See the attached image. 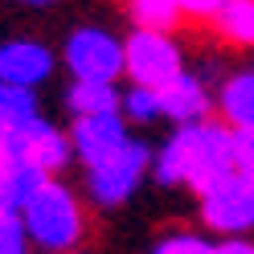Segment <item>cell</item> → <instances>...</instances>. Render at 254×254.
I'll use <instances>...</instances> for the list:
<instances>
[{"label": "cell", "mask_w": 254, "mask_h": 254, "mask_svg": "<svg viewBox=\"0 0 254 254\" xmlns=\"http://www.w3.org/2000/svg\"><path fill=\"white\" fill-rule=\"evenodd\" d=\"M234 172V131L226 123H193V127H177L152 156V177L164 189H193L201 197L209 185Z\"/></svg>", "instance_id": "obj_1"}, {"label": "cell", "mask_w": 254, "mask_h": 254, "mask_svg": "<svg viewBox=\"0 0 254 254\" xmlns=\"http://www.w3.org/2000/svg\"><path fill=\"white\" fill-rule=\"evenodd\" d=\"M17 221L29 238V246H37L45 254H70L86 234V213H82V201L74 197L70 185H62L58 177L45 181L33 197H29Z\"/></svg>", "instance_id": "obj_2"}, {"label": "cell", "mask_w": 254, "mask_h": 254, "mask_svg": "<svg viewBox=\"0 0 254 254\" xmlns=\"http://www.w3.org/2000/svg\"><path fill=\"white\" fill-rule=\"evenodd\" d=\"M123 74L131 78V86L144 90H164L168 82H177L185 74V54L172 41V33H148L135 29L123 41Z\"/></svg>", "instance_id": "obj_3"}, {"label": "cell", "mask_w": 254, "mask_h": 254, "mask_svg": "<svg viewBox=\"0 0 254 254\" xmlns=\"http://www.w3.org/2000/svg\"><path fill=\"white\" fill-rule=\"evenodd\" d=\"M62 62L70 66L74 82H99V86H115L123 78V41L107 29L82 25L66 37Z\"/></svg>", "instance_id": "obj_4"}, {"label": "cell", "mask_w": 254, "mask_h": 254, "mask_svg": "<svg viewBox=\"0 0 254 254\" xmlns=\"http://www.w3.org/2000/svg\"><path fill=\"white\" fill-rule=\"evenodd\" d=\"M148 168H152V148L139 144V139H127L115 156H107L103 164L86 168V189L99 205H123L139 189Z\"/></svg>", "instance_id": "obj_5"}, {"label": "cell", "mask_w": 254, "mask_h": 254, "mask_svg": "<svg viewBox=\"0 0 254 254\" xmlns=\"http://www.w3.org/2000/svg\"><path fill=\"white\" fill-rule=\"evenodd\" d=\"M201 221L213 234H226V238L250 234L254 230V185L246 177H238V172L209 185L201 193Z\"/></svg>", "instance_id": "obj_6"}, {"label": "cell", "mask_w": 254, "mask_h": 254, "mask_svg": "<svg viewBox=\"0 0 254 254\" xmlns=\"http://www.w3.org/2000/svg\"><path fill=\"white\" fill-rule=\"evenodd\" d=\"M12 139V160H17L21 168H33L41 172V177H54V172H62L70 164V135L62 131V127H54L50 119H29L25 127H17V131L8 135Z\"/></svg>", "instance_id": "obj_7"}, {"label": "cell", "mask_w": 254, "mask_h": 254, "mask_svg": "<svg viewBox=\"0 0 254 254\" xmlns=\"http://www.w3.org/2000/svg\"><path fill=\"white\" fill-rule=\"evenodd\" d=\"M50 74H54V54L41 41L12 37V41L0 45V86L33 94V86H41Z\"/></svg>", "instance_id": "obj_8"}, {"label": "cell", "mask_w": 254, "mask_h": 254, "mask_svg": "<svg viewBox=\"0 0 254 254\" xmlns=\"http://www.w3.org/2000/svg\"><path fill=\"white\" fill-rule=\"evenodd\" d=\"M127 123L123 115H99V119H74L70 127V152L82 160V168L103 164L107 156H115L127 144Z\"/></svg>", "instance_id": "obj_9"}, {"label": "cell", "mask_w": 254, "mask_h": 254, "mask_svg": "<svg viewBox=\"0 0 254 254\" xmlns=\"http://www.w3.org/2000/svg\"><path fill=\"white\" fill-rule=\"evenodd\" d=\"M160 94V119H172L177 127H193V123H205L209 119V90H205L201 78L193 74H181L177 82H168Z\"/></svg>", "instance_id": "obj_10"}, {"label": "cell", "mask_w": 254, "mask_h": 254, "mask_svg": "<svg viewBox=\"0 0 254 254\" xmlns=\"http://www.w3.org/2000/svg\"><path fill=\"white\" fill-rule=\"evenodd\" d=\"M217 107H221V123H226L234 135L254 131V70L230 74L221 94H217Z\"/></svg>", "instance_id": "obj_11"}, {"label": "cell", "mask_w": 254, "mask_h": 254, "mask_svg": "<svg viewBox=\"0 0 254 254\" xmlns=\"http://www.w3.org/2000/svg\"><path fill=\"white\" fill-rule=\"evenodd\" d=\"M123 90L99 86V82H70L66 90V111L74 119H99V115H119Z\"/></svg>", "instance_id": "obj_12"}, {"label": "cell", "mask_w": 254, "mask_h": 254, "mask_svg": "<svg viewBox=\"0 0 254 254\" xmlns=\"http://www.w3.org/2000/svg\"><path fill=\"white\" fill-rule=\"evenodd\" d=\"M213 29L221 41L250 50L254 45V0H226L213 17Z\"/></svg>", "instance_id": "obj_13"}, {"label": "cell", "mask_w": 254, "mask_h": 254, "mask_svg": "<svg viewBox=\"0 0 254 254\" xmlns=\"http://www.w3.org/2000/svg\"><path fill=\"white\" fill-rule=\"evenodd\" d=\"M127 12L135 29H148V33H172L185 21L177 0H127Z\"/></svg>", "instance_id": "obj_14"}, {"label": "cell", "mask_w": 254, "mask_h": 254, "mask_svg": "<svg viewBox=\"0 0 254 254\" xmlns=\"http://www.w3.org/2000/svg\"><path fill=\"white\" fill-rule=\"evenodd\" d=\"M119 115H123V123H127V119H131V123H156V119H160V94H156V90H144V86L123 90Z\"/></svg>", "instance_id": "obj_15"}, {"label": "cell", "mask_w": 254, "mask_h": 254, "mask_svg": "<svg viewBox=\"0 0 254 254\" xmlns=\"http://www.w3.org/2000/svg\"><path fill=\"white\" fill-rule=\"evenodd\" d=\"M152 254H213V242L193 230H177V234H164L152 246Z\"/></svg>", "instance_id": "obj_16"}, {"label": "cell", "mask_w": 254, "mask_h": 254, "mask_svg": "<svg viewBox=\"0 0 254 254\" xmlns=\"http://www.w3.org/2000/svg\"><path fill=\"white\" fill-rule=\"evenodd\" d=\"M234 172L254 185V131L234 135Z\"/></svg>", "instance_id": "obj_17"}, {"label": "cell", "mask_w": 254, "mask_h": 254, "mask_svg": "<svg viewBox=\"0 0 254 254\" xmlns=\"http://www.w3.org/2000/svg\"><path fill=\"white\" fill-rule=\"evenodd\" d=\"M0 254H29V238L21 230V221H8L0 230Z\"/></svg>", "instance_id": "obj_18"}, {"label": "cell", "mask_w": 254, "mask_h": 254, "mask_svg": "<svg viewBox=\"0 0 254 254\" xmlns=\"http://www.w3.org/2000/svg\"><path fill=\"white\" fill-rule=\"evenodd\" d=\"M181 4V17H193V21H213L217 8L226 4V0H177Z\"/></svg>", "instance_id": "obj_19"}, {"label": "cell", "mask_w": 254, "mask_h": 254, "mask_svg": "<svg viewBox=\"0 0 254 254\" xmlns=\"http://www.w3.org/2000/svg\"><path fill=\"white\" fill-rule=\"evenodd\" d=\"M12 168H17V160H12V139H8V131H0V193H4Z\"/></svg>", "instance_id": "obj_20"}, {"label": "cell", "mask_w": 254, "mask_h": 254, "mask_svg": "<svg viewBox=\"0 0 254 254\" xmlns=\"http://www.w3.org/2000/svg\"><path fill=\"white\" fill-rule=\"evenodd\" d=\"M213 254H254V242L250 238H226L213 246Z\"/></svg>", "instance_id": "obj_21"}, {"label": "cell", "mask_w": 254, "mask_h": 254, "mask_svg": "<svg viewBox=\"0 0 254 254\" xmlns=\"http://www.w3.org/2000/svg\"><path fill=\"white\" fill-rule=\"evenodd\" d=\"M8 221H17V209H12V205H8L4 197H0V230H4Z\"/></svg>", "instance_id": "obj_22"}, {"label": "cell", "mask_w": 254, "mask_h": 254, "mask_svg": "<svg viewBox=\"0 0 254 254\" xmlns=\"http://www.w3.org/2000/svg\"><path fill=\"white\" fill-rule=\"evenodd\" d=\"M25 4H33V8H45V4H54V0H25Z\"/></svg>", "instance_id": "obj_23"}]
</instances>
